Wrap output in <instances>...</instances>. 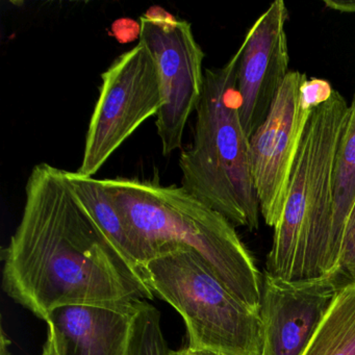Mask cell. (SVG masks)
Returning <instances> with one entry per match:
<instances>
[{"label": "cell", "mask_w": 355, "mask_h": 355, "mask_svg": "<svg viewBox=\"0 0 355 355\" xmlns=\"http://www.w3.org/2000/svg\"><path fill=\"white\" fill-rule=\"evenodd\" d=\"M3 286L46 321L65 305H117L145 298L74 195L66 171L35 166L19 225L3 249Z\"/></svg>", "instance_id": "6da1fadb"}, {"label": "cell", "mask_w": 355, "mask_h": 355, "mask_svg": "<svg viewBox=\"0 0 355 355\" xmlns=\"http://www.w3.org/2000/svg\"><path fill=\"white\" fill-rule=\"evenodd\" d=\"M101 184L149 261L178 249L194 251L232 294L259 313L263 277L230 220L182 186L122 178Z\"/></svg>", "instance_id": "7a4b0ae2"}, {"label": "cell", "mask_w": 355, "mask_h": 355, "mask_svg": "<svg viewBox=\"0 0 355 355\" xmlns=\"http://www.w3.org/2000/svg\"><path fill=\"white\" fill-rule=\"evenodd\" d=\"M349 105L338 91L313 110L303 132L274 230L266 272L284 280L326 277L336 151Z\"/></svg>", "instance_id": "3957f363"}, {"label": "cell", "mask_w": 355, "mask_h": 355, "mask_svg": "<svg viewBox=\"0 0 355 355\" xmlns=\"http://www.w3.org/2000/svg\"><path fill=\"white\" fill-rule=\"evenodd\" d=\"M239 47L222 67L205 70L192 145L180 157L182 187L234 226L257 230L259 202L251 169L250 139L240 117Z\"/></svg>", "instance_id": "277c9868"}, {"label": "cell", "mask_w": 355, "mask_h": 355, "mask_svg": "<svg viewBox=\"0 0 355 355\" xmlns=\"http://www.w3.org/2000/svg\"><path fill=\"white\" fill-rule=\"evenodd\" d=\"M153 294L186 323L188 346L226 355H261L259 313L232 294L194 251L178 249L147 265Z\"/></svg>", "instance_id": "5b68a950"}, {"label": "cell", "mask_w": 355, "mask_h": 355, "mask_svg": "<svg viewBox=\"0 0 355 355\" xmlns=\"http://www.w3.org/2000/svg\"><path fill=\"white\" fill-rule=\"evenodd\" d=\"M78 173L93 178L114 153L163 107L153 53L143 42L120 55L101 74Z\"/></svg>", "instance_id": "8992f818"}, {"label": "cell", "mask_w": 355, "mask_h": 355, "mask_svg": "<svg viewBox=\"0 0 355 355\" xmlns=\"http://www.w3.org/2000/svg\"><path fill=\"white\" fill-rule=\"evenodd\" d=\"M139 37L155 58L163 107L155 121L165 157L182 148L184 128L196 112L205 86V53L187 20L163 8H150L140 17Z\"/></svg>", "instance_id": "52a82bcc"}, {"label": "cell", "mask_w": 355, "mask_h": 355, "mask_svg": "<svg viewBox=\"0 0 355 355\" xmlns=\"http://www.w3.org/2000/svg\"><path fill=\"white\" fill-rule=\"evenodd\" d=\"M306 74L290 71L271 110L250 138L251 169L265 223L275 227L291 172L313 107L301 96Z\"/></svg>", "instance_id": "ba28073f"}, {"label": "cell", "mask_w": 355, "mask_h": 355, "mask_svg": "<svg viewBox=\"0 0 355 355\" xmlns=\"http://www.w3.org/2000/svg\"><path fill=\"white\" fill-rule=\"evenodd\" d=\"M340 277L284 280L265 272L259 319L261 355H301L338 290Z\"/></svg>", "instance_id": "9c48e42d"}, {"label": "cell", "mask_w": 355, "mask_h": 355, "mask_svg": "<svg viewBox=\"0 0 355 355\" xmlns=\"http://www.w3.org/2000/svg\"><path fill=\"white\" fill-rule=\"evenodd\" d=\"M288 19L286 3L275 0L249 28L240 45L236 90L241 122L249 139L267 117L290 72Z\"/></svg>", "instance_id": "30bf717a"}, {"label": "cell", "mask_w": 355, "mask_h": 355, "mask_svg": "<svg viewBox=\"0 0 355 355\" xmlns=\"http://www.w3.org/2000/svg\"><path fill=\"white\" fill-rule=\"evenodd\" d=\"M65 305L46 319L61 355H130L140 303Z\"/></svg>", "instance_id": "8fae6325"}, {"label": "cell", "mask_w": 355, "mask_h": 355, "mask_svg": "<svg viewBox=\"0 0 355 355\" xmlns=\"http://www.w3.org/2000/svg\"><path fill=\"white\" fill-rule=\"evenodd\" d=\"M74 195L103 232L114 252L130 274L145 298L153 299L147 265L149 259L138 239L107 194L101 180L66 171Z\"/></svg>", "instance_id": "7c38bea8"}, {"label": "cell", "mask_w": 355, "mask_h": 355, "mask_svg": "<svg viewBox=\"0 0 355 355\" xmlns=\"http://www.w3.org/2000/svg\"><path fill=\"white\" fill-rule=\"evenodd\" d=\"M355 205V90L336 151L334 174V217L327 275L338 277L343 236Z\"/></svg>", "instance_id": "4fadbf2b"}, {"label": "cell", "mask_w": 355, "mask_h": 355, "mask_svg": "<svg viewBox=\"0 0 355 355\" xmlns=\"http://www.w3.org/2000/svg\"><path fill=\"white\" fill-rule=\"evenodd\" d=\"M301 355H355V284L338 290Z\"/></svg>", "instance_id": "5bb4252c"}, {"label": "cell", "mask_w": 355, "mask_h": 355, "mask_svg": "<svg viewBox=\"0 0 355 355\" xmlns=\"http://www.w3.org/2000/svg\"><path fill=\"white\" fill-rule=\"evenodd\" d=\"M164 338L159 311L144 300L140 303L130 355H170Z\"/></svg>", "instance_id": "9a60e30c"}, {"label": "cell", "mask_w": 355, "mask_h": 355, "mask_svg": "<svg viewBox=\"0 0 355 355\" xmlns=\"http://www.w3.org/2000/svg\"><path fill=\"white\" fill-rule=\"evenodd\" d=\"M338 277L345 284H355V205L343 236Z\"/></svg>", "instance_id": "2e32d148"}, {"label": "cell", "mask_w": 355, "mask_h": 355, "mask_svg": "<svg viewBox=\"0 0 355 355\" xmlns=\"http://www.w3.org/2000/svg\"><path fill=\"white\" fill-rule=\"evenodd\" d=\"M324 6L328 10L340 13H355V0H324Z\"/></svg>", "instance_id": "e0dca14e"}, {"label": "cell", "mask_w": 355, "mask_h": 355, "mask_svg": "<svg viewBox=\"0 0 355 355\" xmlns=\"http://www.w3.org/2000/svg\"><path fill=\"white\" fill-rule=\"evenodd\" d=\"M170 355H226L224 353L216 352V351L207 350V349H196L187 346L180 350H171Z\"/></svg>", "instance_id": "ac0fdd59"}, {"label": "cell", "mask_w": 355, "mask_h": 355, "mask_svg": "<svg viewBox=\"0 0 355 355\" xmlns=\"http://www.w3.org/2000/svg\"><path fill=\"white\" fill-rule=\"evenodd\" d=\"M41 355H61L59 349H58L57 343L51 331L47 330V338L43 347L42 354Z\"/></svg>", "instance_id": "d6986e66"}, {"label": "cell", "mask_w": 355, "mask_h": 355, "mask_svg": "<svg viewBox=\"0 0 355 355\" xmlns=\"http://www.w3.org/2000/svg\"><path fill=\"white\" fill-rule=\"evenodd\" d=\"M9 346H10V340L8 338L7 334H6L5 330L1 329V351H0V354L1 355H9Z\"/></svg>", "instance_id": "ffe728a7"}]
</instances>
